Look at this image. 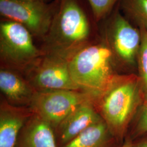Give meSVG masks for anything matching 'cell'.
<instances>
[{"label": "cell", "mask_w": 147, "mask_h": 147, "mask_svg": "<svg viewBox=\"0 0 147 147\" xmlns=\"http://www.w3.org/2000/svg\"><path fill=\"white\" fill-rule=\"evenodd\" d=\"M92 26L78 0H58L47 34L42 39L44 53H53L69 60L93 41Z\"/></svg>", "instance_id": "cell-1"}, {"label": "cell", "mask_w": 147, "mask_h": 147, "mask_svg": "<svg viewBox=\"0 0 147 147\" xmlns=\"http://www.w3.org/2000/svg\"><path fill=\"white\" fill-rule=\"evenodd\" d=\"M113 55L104 39L92 42L69 60L71 78L81 90L99 98L110 88L118 75L113 69Z\"/></svg>", "instance_id": "cell-2"}, {"label": "cell", "mask_w": 147, "mask_h": 147, "mask_svg": "<svg viewBox=\"0 0 147 147\" xmlns=\"http://www.w3.org/2000/svg\"><path fill=\"white\" fill-rule=\"evenodd\" d=\"M131 76L118 75L110 88L94 102L111 134L119 140L141 100L139 81Z\"/></svg>", "instance_id": "cell-3"}, {"label": "cell", "mask_w": 147, "mask_h": 147, "mask_svg": "<svg viewBox=\"0 0 147 147\" xmlns=\"http://www.w3.org/2000/svg\"><path fill=\"white\" fill-rule=\"evenodd\" d=\"M33 37L21 24L5 19L1 21V68L14 70L25 75L44 55L35 45Z\"/></svg>", "instance_id": "cell-4"}, {"label": "cell", "mask_w": 147, "mask_h": 147, "mask_svg": "<svg viewBox=\"0 0 147 147\" xmlns=\"http://www.w3.org/2000/svg\"><path fill=\"white\" fill-rule=\"evenodd\" d=\"M55 3L42 0H0V14L5 20L18 22L42 39L50 28L57 9Z\"/></svg>", "instance_id": "cell-5"}, {"label": "cell", "mask_w": 147, "mask_h": 147, "mask_svg": "<svg viewBox=\"0 0 147 147\" xmlns=\"http://www.w3.org/2000/svg\"><path fill=\"white\" fill-rule=\"evenodd\" d=\"M95 100L94 96L82 90L38 91L34 95L29 107L33 114L49 124L54 130L79 106Z\"/></svg>", "instance_id": "cell-6"}, {"label": "cell", "mask_w": 147, "mask_h": 147, "mask_svg": "<svg viewBox=\"0 0 147 147\" xmlns=\"http://www.w3.org/2000/svg\"><path fill=\"white\" fill-rule=\"evenodd\" d=\"M113 55V61L133 65L136 63L141 42L140 30L134 26L119 9L107 19L103 37Z\"/></svg>", "instance_id": "cell-7"}, {"label": "cell", "mask_w": 147, "mask_h": 147, "mask_svg": "<svg viewBox=\"0 0 147 147\" xmlns=\"http://www.w3.org/2000/svg\"><path fill=\"white\" fill-rule=\"evenodd\" d=\"M24 76L36 92L81 90L71 78L68 59L56 54L44 53Z\"/></svg>", "instance_id": "cell-8"}, {"label": "cell", "mask_w": 147, "mask_h": 147, "mask_svg": "<svg viewBox=\"0 0 147 147\" xmlns=\"http://www.w3.org/2000/svg\"><path fill=\"white\" fill-rule=\"evenodd\" d=\"M102 119L94 102L89 101L79 106L54 129L57 146L63 147L89 126Z\"/></svg>", "instance_id": "cell-9"}, {"label": "cell", "mask_w": 147, "mask_h": 147, "mask_svg": "<svg viewBox=\"0 0 147 147\" xmlns=\"http://www.w3.org/2000/svg\"><path fill=\"white\" fill-rule=\"evenodd\" d=\"M33 114L30 107L11 105L1 96L0 147H16L21 130Z\"/></svg>", "instance_id": "cell-10"}, {"label": "cell", "mask_w": 147, "mask_h": 147, "mask_svg": "<svg viewBox=\"0 0 147 147\" xmlns=\"http://www.w3.org/2000/svg\"><path fill=\"white\" fill-rule=\"evenodd\" d=\"M0 89L3 97L11 105L29 107L36 91L21 73L0 68Z\"/></svg>", "instance_id": "cell-11"}, {"label": "cell", "mask_w": 147, "mask_h": 147, "mask_svg": "<svg viewBox=\"0 0 147 147\" xmlns=\"http://www.w3.org/2000/svg\"><path fill=\"white\" fill-rule=\"evenodd\" d=\"M16 147H58L53 127L34 114L19 135Z\"/></svg>", "instance_id": "cell-12"}, {"label": "cell", "mask_w": 147, "mask_h": 147, "mask_svg": "<svg viewBox=\"0 0 147 147\" xmlns=\"http://www.w3.org/2000/svg\"><path fill=\"white\" fill-rule=\"evenodd\" d=\"M115 140L102 119L62 147H113V140Z\"/></svg>", "instance_id": "cell-13"}, {"label": "cell", "mask_w": 147, "mask_h": 147, "mask_svg": "<svg viewBox=\"0 0 147 147\" xmlns=\"http://www.w3.org/2000/svg\"><path fill=\"white\" fill-rule=\"evenodd\" d=\"M119 2L126 19L134 26L147 31V0H120Z\"/></svg>", "instance_id": "cell-14"}, {"label": "cell", "mask_w": 147, "mask_h": 147, "mask_svg": "<svg viewBox=\"0 0 147 147\" xmlns=\"http://www.w3.org/2000/svg\"><path fill=\"white\" fill-rule=\"evenodd\" d=\"M141 33V42L137 56V64L142 88L147 93V31L139 28Z\"/></svg>", "instance_id": "cell-15"}, {"label": "cell", "mask_w": 147, "mask_h": 147, "mask_svg": "<svg viewBox=\"0 0 147 147\" xmlns=\"http://www.w3.org/2000/svg\"><path fill=\"white\" fill-rule=\"evenodd\" d=\"M120 0H88L95 22L98 23L110 15Z\"/></svg>", "instance_id": "cell-16"}, {"label": "cell", "mask_w": 147, "mask_h": 147, "mask_svg": "<svg viewBox=\"0 0 147 147\" xmlns=\"http://www.w3.org/2000/svg\"><path fill=\"white\" fill-rule=\"evenodd\" d=\"M137 135L147 132V93H145L141 115L136 127Z\"/></svg>", "instance_id": "cell-17"}, {"label": "cell", "mask_w": 147, "mask_h": 147, "mask_svg": "<svg viewBox=\"0 0 147 147\" xmlns=\"http://www.w3.org/2000/svg\"><path fill=\"white\" fill-rule=\"evenodd\" d=\"M135 147H147V140L140 143Z\"/></svg>", "instance_id": "cell-18"}, {"label": "cell", "mask_w": 147, "mask_h": 147, "mask_svg": "<svg viewBox=\"0 0 147 147\" xmlns=\"http://www.w3.org/2000/svg\"><path fill=\"white\" fill-rule=\"evenodd\" d=\"M122 147H133V145L132 144L131 142L129 140H126L125 142L124 143Z\"/></svg>", "instance_id": "cell-19"}, {"label": "cell", "mask_w": 147, "mask_h": 147, "mask_svg": "<svg viewBox=\"0 0 147 147\" xmlns=\"http://www.w3.org/2000/svg\"><path fill=\"white\" fill-rule=\"evenodd\" d=\"M42 1H47V0H42Z\"/></svg>", "instance_id": "cell-20"}, {"label": "cell", "mask_w": 147, "mask_h": 147, "mask_svg": "<svg viewBox=\"0 0 147 147\" xmlns=\"http://www.w3.org/2000/svg\"><path fill=\"white\" fill-rule=\"evenodd\" d=\"M55 1H58V0H55Z\"/></svg>", "instance_id": "cell-21"}]
</instances>
